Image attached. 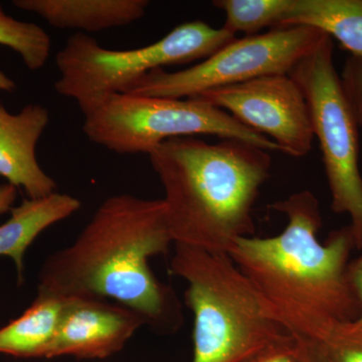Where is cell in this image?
I'll use <instances>...</instances> for the list:
<instances>
[{
	"label": "cell",
	"mask_w": 362,
	"mask_h": 362,
	"mask_svg": "<svg viewBox=\"0 0 362 362\" xmlns=\"http://www.w3.org/2000/svg\"><path fill=\"white\" fill-rule=\"evenodd\" d=\"M270 207L285 214V230L275 237L239 238L228 256L252 286L267 318L293 337L327 341L338 327L361 315L349 278L356 249L350 226L321 244L317 235L322 216L310 190Z\"/></svg>",
	"instance_id": "obj_1"
},
{
	"label": "cell",
	"mask_w": 362,
	"mask_h": 362,
	"mask_svg": "<svg viewBox=\"0 0 362 362\" xmlns=\"http://www.w3.org/2000/svg\"><path fill=\"white\" fill-rule=\"evenodd\" d=\"M175 245L163 199L109 197L71 246L51 255L37 292L59 298L113 300L156 329H175L180 307L149 259Z\"/></svg>",
	"instance_id": "obj_2"
},
{
	"label": "cell",
	"mask_w": 362,
	"mask_h": 362,
	"mask_svg": "<svg viewBox=\"0 0 362 362\" xmlns=\"http://www.w3.org/2000/svg\"><path fill=\"white\" fill-rule=\"evenodd\" d=\"M175 245L228 255L256 232L252 207L270 176L267 150L239 139L166 140L148 153Z\"/></svg>",
	"instance_id": "obj_3"
},
{
	"label": "cell",
	"mask_w": 362,
	"mask_h": 362,
	"mask_svg": "<svg viewBox=\"0 0 362 362\" xmlns=\"http://www.w3.org/2000/svg\"><path fill=\"white\" fill-rule=\"evenodd\" d=\"M175 247L169 272L187 282L185 301L194 321L192 362H242L289 335L267 318L228 255Z\"/></svg>",
	"instance_id": "obj_4"
},
{
	"label": "cell",
	"mask_w": 362,
	"mask_h": 362,
	"mask_svg": "<svg viewBox=\"0 0 362 362\" xmlns=\"http://www.w3.org/2000/svg\"><path fill=\"white\" fill-rule=\"evenodd\" d=\"M235 39L226 28L202 21L176 26L156 42L127 51L106 49L77 33L57 54L59 77L54 90L73 99L84 114L106 98L125 93L150 71L206 59Z\"/></svg>",
	"instance_id": "obj_5"
},
{
	"label": "cell",
	"mask_w": 362,
	"mask_h": 362,
	"mask_svg": "<svg viewBox=\"0 0 362 362\" xmlns=\"http://www.w3.org/2000/svg\"><path fill=\"white\" fill-rule=\"evenodd\" d=\"M90 141L119 154L148 153L173 138L214 135L239 139L267 151H280L266 136L247 128L228 112L199 100L112 95L84 113Z\"/></svg>",
	"instance_id": "obj_6"
},
{
	"label": "cell",
	"mask_w": 362,
	"mask_h": 362,
	"mask_svg": "<svg viewBox=\"0 0 362 362\" xmlns=\"http://www.w3.org/2000/svg\"><path fill=\"white\" fill-rule=\"evenodd\" d=\"M299 86L322 153L335 214H349L356 249L362 250V176L358 128L333 59L332 39L326 35L289 74Z\"/></svg>",
	"instance_id": "obj_7"
},
{
	"label": "cell",
	"mask_w": 362,
	"mask_h": 362,
	"mask_svg": "<svg viewBox=\"0 0 362 362\" xmlns=\"http://www.w3.org/2000/svg\"><path fill=\"white\" fill-rule=\"evenodd\" d=\"M326 35L309 26H286L235 39L185 70L150 71L125 93L187 99L263 76L289 75Z\"/></svg>",
	"instance_id": "obj_8"
},
{
	"label": "cell",
	"mask_w": 362,
	"mask_h": 362,
	"mask_svg": "<svg viewBox=\"0 0 362 362\" xmlns=\"http://www.w3.org/2000/svg\"><path fill=\"white\" fill-rule=\"evenodd\" d=\"M192 98L228 112L287 156L300 158L312 149L315 137L308 105L290 75L263 76Z\"/></svg>",
	"instance_id": "obj_9"
},
{
	"label": "cell",
	"mask_w": 362,
	"mask_h": 362,
	"mask_svg": "<svg viewBox=\"0 0 362 362\" xmlns=\"http://www.w3.org/2000/svg\"><path fill=\"white\" fill-rule=\"evenodd\" d=\"M54 339L45 358L74 356L104 359L122 350L145 324L139 314L108 300L65 298Z\"/></svg>",
	"instance_id": "obj_10"
},
{
	"label": "cell",
	"mask_w": 362,
	"mask_h": 362,
	"mask_svg": "<svg viewBox=\"0 0 362 362\" xmlns=\"http://www.w3.org/2000/svg\"><path fill=\"white\" fill-rule=\"evenodd\" d=\"M49 120V112L42 105H28L18 114L9 113L0 105V176L23 188L28 199H42L58 188L56 180L40 168L35 154Z\"/></svg>",
	"instance_id": "obj_11"
},
{
	"label": "cell",
	"mask_w": 362,
	"mask_h": 362,
	"mask_svg": "<svg viewBox=\"0 0 362 362\" xmlns=\"http://www.w3.org/2000/svg\"><path fill=\"white\" fill-rule=\"evenodd\" d=\"M14 6L37 14L58 30L87 33L121 28L141 20L147 0H14Z\"/></svg>",
	"instance_id": "obj_12"
},
{
	"label": "cell",
	"mask_w": 362,
	"mask_h": 362,
	"mask_svg": "<svg viewBox=\"0 0 362 362\" xmlns=\"http://www.w3.org/2000/svg\"><path fill=\"white\" fill-rule=\"evenodd\" d=\"M81 209V202L58 192L42 199H25L11 211V218L0 226V257L14 262L18 280L23 281L25 255L28 247L47 228L66 220Z\"/></svg>",
	"instance_id": "obj_13"
},
{
	"label": "cell",
	"mask_w": 362,
	"mask_h": 362,
	"mask_svg": "<svg viewBox=\"0 0 362 362\" xmlns=\"http://www.w3.org/2000/svg\"><path fill=\"white\" fill-rule=\"evenodd\" d=\"M309 26L362 59V0H291L280 28Z\"/></svg>",
	"instance_id": "obj_14"
},
{
	"label": "cell",
	"mask_w": 362,
	"mask_h": 362,
	"mask_svg": "<svg viewBox=\"0 0 362 362\" xmlns=\"http://www.w3.org/2000/svg\"><path fill=\"white\" fill-rule=\"evenodd\" d=\"M65 300L37 292L35 301L23 315L0 328V354L23 358H45Z\"/></svg>",
	"instance_id": "obj_15"
},
{
	"label": "cell",
	"mask_w": 362,
	"mask_h": 362,
	"mask_svg": "<svg viewBox=\"0 0 362 362\" xmlns=\"http://www.w3.org/2000/svg\"><path fill=\"white\" fill-rule=\"evenodd\" d=\"M291 0H214L213 6L223 11V28L237 35H259L263 28H280Z\"/></svg>",
	"instance_id": "obj_16"
},
{
	"label": "cell",
	"mask_w": 362,
	"mask_h": 362,
	"mask_svg": "<svg viewBox=\"0 0 362 362\" xmlns=\"http://www.w3.org/2000/svg\"><path fill=\"white\" fill-rule=\"evenodd\" d=\"M0 45L16 52L26 68L39 71L51 54L52 42L44 28L11 18L0 4Z\"/></svg>",
	"instance_id": "obj_17"
},
{
	"label": "cell",
	"mask_w": 362,
	"mask_h": 362,
	"mask_svg": "<svg viewBox=\"0 0 362 362\" xmlns=\"http://www.w3.org/2000/svg\"><path fill=\"white\" fill-rule=\"evenodd\" d=\"M323 344L330 362H362V329L354 322L338 327Z\"/></svg>",
	"instance_id": "obj_18"
},
{
	"label": "cell",
	"mask_w": 362,
	"mask_h": 362,
	"mask_svg": "<svg viewBox=\"0 0 362 362\" xmlns=\"http://www.w3.org/2000/svg\"><path fill=\"white\" fill-rule=\"evenodd\" d=\"M340 80L357 123L362 127V59L349 57L343 66Z\"/></svg>",
	"instance_id": "obj_19"
},
{
	"label": "cell",
	"mask_w": 362,
	"mask_h": 362,
	"mask_svg": "<svg viewBox=\"0 0 362 362\" xmlns=\"http://www.w3.org/2000/svg\"><path fill=\"white\" fill-rule=\"evenodd\" d=\"M301 341L289 334L259 350L242 362H300Z\"/></svg>",
	"instance_id": "obj_20"
},
{
	"label": "cell",
	"mask_w": 362,
	"mask_h": 362,
	"mask_svg": "<svg viewBox=\"0 0 362 362\" xmlns=\"http://www.w3.org/2000/svg\"><path fill=\"white\" fill-rule=\"evenodd\" d=\"M300 362H330L327 350L323 343L314 340L302 339Z\"/></svg>",
	"instance_id": "obj_21"
},
{
	"label": "cell",
	"mask_w": 362,
	"mask_h": 362,
	"mask_svg": "<svg viewBox=\"0 0 362 362\" xmlns=\"http://www.w3.org/2000/svg\"><path fill=\"white\" fill-rule=\"evenodd\" d=\"M349 272L350 281H351L354 291L358 298L359 304H361V315L356 321H354V324L356 327L362 329V256L356 259V261L350 262Z\"/></svg>",
	"instance_id": "obj_22"
},
{
	"label": "cell",
	"mask_w": 362,
	"mask_h": 362,
	"mask_svg": "<svg viewBox=\"0 0 362 362\" xmlns=\"http://www.w3.org/2000/svg\"><path fill=\"white\" fill-rule=\"evenodd\" d=\"M16 197H18V188L9 183L0 185V216L13 209Z\"/></svg>",
	"instance_id": "obj_23"
},
{
	"label": "cell",
	"mask_w": 362,
	"mask_h": 362,
	"mask_svg": "<svg viewBox=\"0 0 362 362\" xmlns=\"http://www.w3.org/2000/svg\"><path fill=\"white\" fill-rule=\"evenodd\" d=\"M16 88V85L14 81L11 80L4 71H0V90L13 92Z\"/></svg>",
	"instance_id": "obj_24"
}]
</instances>
